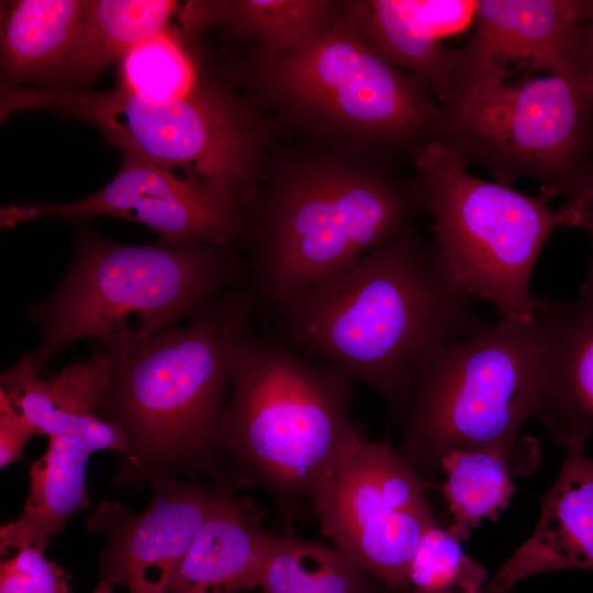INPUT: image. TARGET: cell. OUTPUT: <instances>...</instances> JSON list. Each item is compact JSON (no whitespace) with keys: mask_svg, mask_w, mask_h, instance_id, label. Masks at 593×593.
<instances>
[{"mask_svg":"<svg viewBox=\"0 0 593 593\" xmlns=\"http://www.w3.org/2000/svg\"><path fill=\"white\" fill-rule=\"evenodd\" d=\"M473 301L416 226L277 310V332L305 358L376 389L403 421L434 359L489 326Z\"/></svg>","mask_w":593,"mask_h":593,"instance_id":"cell-1","label":"cell"},{"mask_svg":"<svg viewBox=\"0 0 593 593\" xmlns=\"http://www.w3.org/2000/svg\"><path fill=\"white\" fill-rule=\"evenodd\" d=\"M246 280L275 312L316 281L413 227L427 212L417 175L280 137L244 206Z\"/></svg>","mask_w":593,"mask_h":593,"instance_id":"cell-2","label":"cell"},{"mask_svg":"<svg viewBox=\"0 0 593 593\" xmlns=\"http://www.w3.org/2000/svg\"><path fill=\"white\" fill-rule=\"evenodd\" d=\"M226 67L280 137L399 165L444 141L430 90L373 53L340 7L317 32L275 52L248 45Z\"/></svg>","mask_w":593,"mask_h":593,"instance_id":"cell-3","label":"cell"},{"mask_svg":"<svg viewBox=\"0 0 593 593\" xmlns=\"http://www.w3.org/2000/svg\"><path fill=\"white\" fill-rule=\"evenodd\" d=\"M353 382L247 329L220 422L224 481L262 489L286 525L313 517L334 469L365 439L351 416Z\"/></svg>","mask_w":593,"mask_h":593,"instance_id":"cell-4","label":"cell"},{"mask_svg":"<svg viewBox=\"0 0 593 593\" xmlns=\"http://www.w3.org/2000/svg\"><path fill=\"white\" fill-rule=\"evenodd\" d=\"M254 301L245 283L203 314L171 326L114 360L97 413L119 427L127 456L115 482L205 475L224 481L220 422L233 357L249 329Z\"/></svg>","mask_w":593,"mask_h":593,"instance_id":"cell-5","label":"cell"},{"mask_svg":"<svg viewBox=\"0 0 593 593\" xmlns=\"http://www.w3.org/2000/svg\"><path fill=\"white\" fill-rule=\"evenodd\" d=\"M236 244L124 245L81 223L64 277L27 311L41 335L31 353L36 368L44 370L63 348L85 338L114 361L203 314L245 283L246 261Z\"/></svg>","mask_w":593,"mask_h":593,"instance_id":"cell-6","label":"cell"},{"mask_svg":"<svg viewBox=\"0 0 593 593\" xmlns=\"http://www.w3.org/2000/svg\"><path fill=\"white\" fill-rule=\"evenodd\" d=\"M46 111L94 126L123 155L154 163L214 186L243 206L272 145L273 123L242 92L228 72L214 70L195 92L153 101L122 85L90 91L69 87L0 88V119Z\"/></svg>","mask_w":593,"mask_h":593,"instance_id":"cell-7","label":"cell"},{"mask_svg":"<svg viewBox=\"0 0 593 593\" xmlns=\"http://www.w3.org/2000/svg\"><path fill=\"white\" fill-rule=\"evenodd\" d=\"M553 320V299L538 298L532 320H501L449 345L428 366L402 421L400 450L423 484L441 475L454 451L501 449L539 459L537 441L519 429L539 409Z\"/></svg>","mask_w":593,"mask_h":593,"instance_id":"cell-8","label":"cell"},{"mask_svg":"<svg viewBox=\"0 0 593 593\" xmlns=\"http://www.w3.org/2000/svg\"><path fill=\"white\" fill-rule=\"evenodd\" d=\"M434 217L432 245L458 286L491 302L501 320L529 321L538 299L529 280L538 256L559 226L550 199L482 180L445 143L414 159Z\"/></svg>","mask_w":593,"mask_h":593,"instance_id":"cell-9","label":"cell"},{"mask_svg":"<svg viewBox=\"0 0 593 593\" xmlns=\"http://www.w3.org/2000/svg\"><path fill=\"white\" fill-rule=\"evenodd\" d=\"M443 110V143L494 182L528 178L550 200L570 201L593 180V72L503 81Z\"/></svg>","mask_w":593,"mask_h":593,"instance_id":"cell-10","label":"cell"},{"mask_svg":"<svg viewBox=\"0 0 593 593\" xmlns=\"http://www.w3.org/2000/svg\"><path fill=\"white\" fill-rule=\"evenodd\" d=\"M320 530L380 583L407 593L410 567L428 528L439 524L400 450L363 439L346 454L315 500Z\"/></svg>","mask_w":593,"mask_h":593,"instance_id":"cell-11","label":"cell"},{"mask_svg":"<svg viewBox=\"0 0 593 593\" xmlns=\"http://www.w3.org/2000/svg\"><path fill=\"white\" fill-rule=\"evenodd\" d=\"M111 216L136 222L174 246L242 243L243 204L225 191L189 180L148 160L123 155L114 177L75 201L11 204L0 209L1 228L42 219Z\"/></svg>","mask_w":593,"mask_h":593,"instance_id":"cell-12","label":"cell"},{"mask_svg":"<svg viewBox=\"0 0 593 593\" xmlns=\"http://www.w3.org/2000/svg\"><path fill=\"white\" fill-rule=\"evenodd\" d=\"M592 16L593 0H477L473 34L452 51L448 99L506 81L508 64L561 77L593 72L586 38Z\"/></svg>","mask_w":593,"mask_h":593,"instance_id":"cell-13","label":"cell"},{"mask_svg":"<svg viewBox=\"0 0 593 593\" xmlns=\"http://www.w3.org/2000/svg\"><path fill=\"white\" fill-rule=\"evenodd\" d=\"M147 508L133 514L114 501L97 505L87 527L107 538L99 557L101 581L130 593H169L178 566L210 515L243 488L233 482L150 481Z\"/></svg>","mask_w":593,"mask_h":593,"instance_id":"cell-14","label":"cell"},{"mask_svg":"<svg viewBox=\"0 0 593 593\" xmlns=\"http://www.w3.org/2000/svg\"><path fill=\"white\" fill-rule=\"evenodd\" d=\"M113 367V359L96 348L86 360L44 379L29 354L1 372L0 393L40 435L69 438L90 454L114 450L124 460L123 432L97 413L110 389Z\"/></svg>","mask_w":593,"mask_h":593,"instance_id":"cell-15","label":"cell"},{"mask_svg":"<svg viewBox=\"0 0 593 593\" xmlns=\"http://www.w3.org/2000/svg\"><path fill=\"white\" fill-rule=\"evenodd\" d=\"M365 44L438 99L451 63L444 41L474 23L477 0H339Z\"/></svg>","mask_w":593,"mask_h":593,"instance_id":"cell-16","label":"cell"},{"mask_svg":"<svg viewBox=\"0 0 593 593\" xmlns=\"http://www.w3.org/2000/svg\"><path fill=\"white\" fill-rule=\"evenodd\" d=\"M559 570L593 571V458L585 448L567 450L535 530L485 588L508 593L532 575Z\"/></svg>","mask_w":593,"mask_h":593,"instance_id":"cell-17","label":"cell"},{"mask_svg":"<svg viewBox=\"0 0 593 593\" xmlns=\"http://www.w3.org/2000/svg\"><path fill=\"white\" fill-rule=\"evenodd\" d=\"M537 417L566 450L585 448L593 433V276L571 301L553 299Z\"/></svg>","mask_w":593,"mask_h":593,"instance_id":"cell-18","label":"cell"},{"mask_svg":"<svg viewBox=\"0 0 593 593\" xmlns=\"http://www.w3.org/2000/svg\"><path fill=\"white\" fill-rule=\"evenodd\" d=\"M264 515L236 493L205 521L174 575L169 593H237L259 588L277 535Z\"/></svg>","mask_w":593,"mask_h":593,"instance_id":"cell-19","label":"cell"},{"mask_svg":"<svg viewBox=\"0 0 593 593\" xmlns=\"http://www.w3.org/2000/svg\"><path fill=\"white\" fill-rule=\"evenodd\" d=\"M86 0L1 1V85L57 87Z\"/></svg>","mask_w":593,"mask_h":593,"instance_id":"cell-20","label":"cell"},{"mask_svg":"<svg viewBox=\"0 0 593 593\" xmlns=\"http://www.w3.org/2000/svg\"><path fill=\"white\" fill-rule=\"evenodd\" d=\"M89 455L75 440L48 437L45 452L30 466V488L20 516L0 528L1 557L27 546L45 551L68 519L90 506Z\"/></svg>","mask_w":593,"mask_h":593,"instance_id":"cell-21","label":"cell"},{"mask_svg":"<svg viewBox=\"0 0 593 593\" xmlns=\"http://www.w3.org/2000/svg\"><path fill=\"white\" fill-rule=\"evenodd\" d=\"M182 3L170 0H86L77 36L57 87L88 89L138 43L170 26Z\"/></svg>","mask_w":593,"mask_h":593,"instance_id":"cell-22","label":"cell"},{"mask_svg":"<svg viewBox=\"0 0 593 593\" xmlns=\"http://www.w3.org/2000/svg\"><path fill=\"white\" fill-rule=\"evenodd\" d=\"M338 11V0L188 1L179 22L195 37L217 27L234 40L275 52L317 32Z\"/></svg>","mask_w":593,"mask_h":593,"instance_id":"cell-23","label":"cell"},{"mask_svg":"<svg viewBox=\"0 0 593 593\" xmlns=\"http://www.w3.org/2000/svg\"><path fill=\"white\" fill-rule=\"evenodd\" d=\"M537 462L501 449L448 455L441 463V485L454 517L449 530L463 540L481 521L496 519L515 491L511 475L532 471Z\"/></svg>","mask_w":593,"mask_h":593,"instance_id":"cell-24","label":"cell"},{"mask_svg":"<svg viewBox=\"0 0 593 593\" xmlns=\"http://www.w3.org/2000/svg\"><path fill=\"white\" fill-rule=\"evenodd\" d=\"M379 586L344 552L293 534L277 537L259 581L262 593H378Z\"/></svg>","mask_w":593,"mask_h":593,"instance_id":"cell-25","label":"cell"},{"mask_svg":"<svg viewBox=\"0 0 593 593\" xmlns=\"http://www.w3.org/2000/svg\"><path fill=\"white\" fill-rule=\"evenodd\" d=\"M195 42L178 24H171L120 60V85L153 101L195 92L215 70L203 61Z\"/></svg>","mask_w":593,"mask_h":593,"instance_id":"cell-26","label":"cell"},{"mask_svg":"<svg viewBox=\"0 0 593 593\" xmlns=\"http://www.w3.org/2000/svg\"><path fill=\"white\" fill-rule=\"evenodd\" d=\"M459 541L440 524L428 528L411 562V589L421 591L457 589L466 593H481L486 570L463 552Z\"/></svg>","mask_w":593,"mask_h":593,"instance_id":"cell-27","label":"cell"},{"mask_svg":"<svg viewBox=\"0 0 593 593\" xmlns=\"http://www.w3.org/2000/svg\"><path fill=\"white\" fill-rule=\"evenodd\" d=\"M69 580L65 569L34 546L16 549L0 562V593H72Z\"/></svg>","mask_w":593,"mask_h":593,"instance_id":"cell-28","label":"cell"},{"mask_svg":"<svg viewBox=\"0 0 593 593\" xmlns=\"http://www.w3.org/2000/svg\"><path fill=\"white\" fill-rule=\"evenodd\" d=\"M40 433L21 412L0 393V467L1 469L22 459L30 439Z\"/></svg>","mask_w":593,"mask_h":593,"instance_id":"cell-29","label":"cell"},{"mask_svg":"<svg viewBox=\"0 0 593 593\" xmlns=\"http://www.w3.org/2000/svg\"><path fill=\"white\" fill-rule=\"evenodd\" d=\"M556 215L559 225L584 231L591 239L593 250V180L580 197L560 205ZM588 275L593 276V254Z\"/></svg>","mask_w":593,"mask_h":593,"instance_id":"cell-30","label":"cell"},{"mask_svg":"<svg viewBox=\"0 0 593 593\" xmlns=\"http://www.w3.org/2000/svg\"><path fill=\"white\" fill-rule=\"evenodd\" d=\"M586 38L590 55L591 69L593 71V16L586 25Z\"/></svg>","mask_w":593,"mask_h":593,"instance_id":"cell-31","label":"cell"},{"mask_svg":"<svg viewBox=\"0 0 593 593\" xmlns=\"http://www.w3.org/2000/svg\"><path fill=\"white\" fill-rule=\"evenodd\" d=\"M407 593H466V592L461 590H457V589H448V590H438V591L411 590ZM481 593H492V592H490L485 586H483V590Z\"/></svg>","mask_w":593,"mask_h":593,"instance_id":"cell-32","label":"cell"},{"mask_svg":"<svg viewBox=\"0 0 593 593\" xmlns=\"http://www.w3.org/2000/svg\"><path fill=\"white\" fill-rule=\"evenodd\" d=\"M112 591L113 586H111L107 582L100 581L92 593H112Z\"/></svg>","mask_w":593,"mask_h":593,"instance_id":"cell-33","label":"cell"}]
</instances>
